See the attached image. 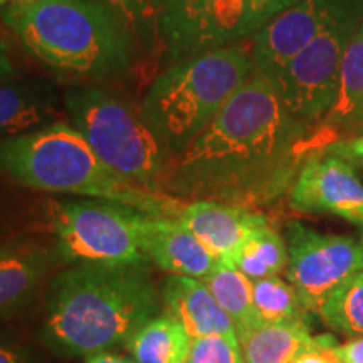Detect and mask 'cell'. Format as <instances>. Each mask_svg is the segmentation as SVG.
I'll return each mask as SVG.
<instances>
[{"mask_svg": "<svg viewBox=\"0 0 363 363\" xmlns=\"http://www.w3.org/2000/svg\"><path fill=\"white\" fill-rule=\"evenodd\" d=\"M0 363H30L24 350L11 343L0 342Z\"/></svg>", "mask_w": 363, "mask_h": 363, "instance_id": "31", "label": "cell"}, {"mask_svg": "<svg viewBox=\"0 0 363 363\" xmlns=\"http://www.w3.org/2000/svg\"><path fill=\"white\" fill-rule=\"evenodd\" d=\"M320 338V345H318L316 348H313V350L303 353V355H299L294 363H340L338 358L333 355V352H331V348L335 347L333 338L328 337H318Z\"/></svg>", "mask_w": 363, "mask_h": 363, "instance_id": "28", "label": "cell"}, {"mask_svg": "<svg viewBox=\"0 0 363 363\" xmlns=\"http://www.w3.org/2000/svg\"><path fill=\"white\" fill-rule=\"evenodd\" d=\"M291 206L301 212H328L363 225V182L347 158L326 148L301 167L291 187Z\"/></svg>", "mask_w": 363, "mask_h": 363, "instance_id": "11", "label": "cell"}, {"mask_svg": "<svg viewBox=\"0 0 363 363\" xmlns=\"http://www.w3.org/2000/svg\"><path fill=\"white\" fill-rule=\"evenodd\" d=\"M284 233L288 246L286 278L308 311L318 313L321 303L338 286L363 271L360 239L318 233L296 220L286 224Z\"/></svg>", "mask_w": 363, "mask_h": 363, "instance_id": "9", "label": "cell"}, {"mask_svg": "<svg viewBox=\"0 0 363 363\" xmlns=\"http://www.w3.org/2000/svg\"><path fill=\"white\" fill-rule=\"evenodd\" d=\"M49 264V252L29 240H12L0 246V315L33 296Z\"/></svg>", "mask_w": 363, "mask_h": 363, "instance_id": "18", "label": "cell"}, {"mask_svg": "<svg viewBox=\"0 0 363 363\" xmlns=\"http://www.w3.org/2000/svg\"><path fill=\"white\" fill-rule=\"evenodd\" d=\"M65 113L51 81H0V142L57 123Z\"/></svg>", "mask_w": 363, "mask_h": 363, "instance_id": "14", "label": "cell"}, {"mask_svg": "<svg viewBox=\"0 0 363 363\" xmlns=\"http://www.w3.org/2000/svg\"><path fill=\"white\" fill-rule=\"evenodd\" d=\"M163 310L147 264H74L49 289L44 343L59 355L106 352Z\"/></svg>", "mask_w": 363, "mask_h": 363, "instance_id": "2", "label": "cell"}, {"mask_svg": "<svg viewBox=\"0 0 363 363\" xmlns=\"http://www.w3.org/2000/svg\"><path fill=\"white\" fill-rule=\"evenodd\" d=\"M140 242L148 261L169 274L203 279L216 264V257L179 217L142 216Z\"/></svg>", "mask_w": 363, "mask_h": 363, "instance_id": "12", "label": "cell"}, {"mask_svg": "<svg viewBox=\"0 0 363 363\" xmlns=\"http://www.w3.org/2000/svg\"><path fill=\"white\" fill-rule=\"evenodd\" d=\"M162 2H163V0H153V6H155V9H157V12H160Z\"/></svg>", "mask_w": 363, "mask_h": 363, "instance_id": "35", "label": "cell"}, {"mask_svg": "<svg viewBox=\"0 0 363 363\" xmlns=\"http://www.w3.org/2000/svg\"><path fill=\"white\" fill-rule=\"evenodd\" d=\"M0 13L27 51L57 72L110 79L135 62L133 30L101 0H38Z\"/></svg>", "mask_w": 363, "mask_h": 363, "instance_id": "3", "label": "cell"}, {"mask_svg": "<svg viewBox=\"0 0 363 363\" xmlns=\"http://www.w3.org/2000/svg\"><path fill=\"white\" fill-rule=\"evenodd\" d=\"M66 116L110 169L145 189L160 192L169 152L143 120L115 94L94 86L62 93Z\"/></svg>", "mask_w": 363, "mask_h": 363, "instance_id": "6", "label": "cell"}, {"mask_svg": "<svg viewBox=\"0 0 363 363\" xmlns=\"http://www.w3.org/2000/svg\"><path fill=\"white\" fill-rule=\"evenodd\" d=\"M202 281L233 320L239 342L261 325L254 308L252 281L233 261L216 259L214 267Z\"/></svg>", "mask_w": 363, "mask_h": 363, "instance_id": "21", "label": "cell"}, {"mask_svg": "<svg viewBox=\"0 0 363 363\" xmlns=\"http://www.w3.org/2000/svg\"><path fill=\"white\" fill-rule=\"evenodd\" d=\"M316 128L328 148L363 130V21L345 52L333 103Z\"/></svg>", "mask_w": 363, "mask_h": 363, "instance_id": "16", "label": "cell"}, {"mask_svg": "<svg viewBox=\"0 0 363 363\" xmlns=\"http://www.w3.org/2000/svg\"><path fill=\"white\" fill-rule=\"evenodd\" d=\"M318 345L320 338L313 337L308 325L303 323L259 325L240 340L246 363H294Z\"/></svg>", "mask_w": 363, "mask_h": 363, "instance_id": "20", "label": "cell"}, {"mask_svg": "<svg viewBox=\"0 0 363 363\" xmlns=\"http://www.w3.org/2000/svg\"><path fill=\"white\" fill-rule=\"evenodd\" d=\"M362 21L363 0H350L272 83L284 106L303 123L318 126L328 113L345 52Z\"/></svg>", "mask_w": 363, "mask_h": 363, "instance_id": "8", "label": "cell"}, {"mask_svg": "<svg viewBox=\"0 0 363 363\" xmlns=\"http://www.w3.org/2000/svg\"><path fill=\"white\" fill-rule=\"evenodd\" d=\"M131 27L136 40L148 44L158 35V12L153 0H101Z\"/></svg>", "mask_w": 363, "mask_h": 363, "instance_id": "26", "label": "cell"}, {"mask_svg": "<svg viewBox=\"0 0 363 363\" xmlns=\"http://www.w3.org/2000/svg\"><path fill=\"white\" fill-rule=\"evenodd\" d=\"M252 74L249 40L192 54L172 62L153 81L140 113L174 157L219 115Z\"/></svg>", "mask_w": 363, "mask_h": 363, "instance_id": "5", "label": "cell"}, {"mask_svg": "<svg viewBox=\"0 0 363 363\" xmlns=\"http://www.w3.org/2000/svg\"><path fill=\"white\" fill-rule=\"evenodd\" d=\"M252 299L261 325L303 323L308 325V311L291 283L279 276L252 281Z\"/></svg>", "mask_w": 363, "mask_h": 363, "instance_id": "24", "label": "cell"}, {"mask_svg": "<svg viewBox=\"0 0 363 363\" xmlns=\"http://www.w3.org/2000/svg\"><path fill=\"white\" fill-rule=\"evenodd\" d=\"M318 315L338 333L363 337V271L338 286L321 303Z\"/></svg>", "mask_w": 363, "mask_h": 363, "instance_id": "25", "label": "cell"}, {"mask_svg": "<svg viewBox=\"0 0 363 363\" xmlns=\"http://www.w3.org/2000/svg\"><path fill=\"white\" fill-rule=\"evenodd\" d=\"M330 150H333L335 153H338V155L342 157L357 158V160L363 165V136H358V138L352 140V142L333 145V147H330Z\"/></svg>", "mask_w": 363, "mask_h": 363, "instance_id": "30", "label": "cell"}, {"mask_svg": "<svg viewBox=\"0 0 363 363\" xmlns=\"http://www.w3.org/2000/svg\"><path fill=\"white\" fill-rule=\"evenodd\" d=\"M142 212L108 201L67 202L52 212L56 254L71 264H147Z\"/></svg>", "mask_w": 363, "mask_h": 363, "instance_id": "7", "label": "cell"}, {"mask_svg": "<svg viewBox=\"0 0 363 363\" xmlns=\"http://www.w3.org/2000/svg\"><path fill=\"white\" fill-rule=\"evenodd\" d=\"M0 174L26 187L116 202L145 216L179 217L185 206L116 174L66 121L2 140Z\"/></svg>", "mask_w": 363, "mask_h": 363, "instance_id": "4", "label": "cell"}, {"mask_svg": "<svg viewBox=\"0 0 363 363\" xmlns=\"http://www.w3.org/2000/svg\"><path fill=\"white\" fill-rule=\"evenodd\" d=\"M86 363H136L133 357L121 355L115 352H98L86 358Z\"/></svg>", "mask_w": 363, "mask_h": 363, "instance_id": "32", "label": "cell"}, {"mask_svg": "<svg viewBox=\"0 0 363 363\" xmlns=\"http://www.w3.org/2000/svg\"><path fill=\"white\" fill-rule=\"evenodd\" d=\"M160 293L163 311L175 318L192 338L238 337L233 320L202 279L170 274L163 279Z\"/></svg>", "mask_w": 363, "mask_h": 363, "instance_id": "15", "label": "cell"}, {"mask_svg": "<svg viewBox=\"0 0 363 363\" xmlns=\"http://www.w3.org/2000/svg\"><path fill=\"white\" fill-rule=\"evenodd\" d=\"M185 363H246L238 337L211 335L194 338Z\"/></svg>", "mask_w": 363, "mask_h": 363, "instance_id": "27", "label": "cell"}, {"mask_svg": "<svg viewBox=\"0 0 363 363\" xmlns=\"http://www.w3.org/2000/svg\"><path fill=\"white\" fill-rule=\"evenodd\" d=\"M230 261L251 281L279 276L288 266L286 239L266 219L251 229Z\"/></svg>", "mask_w": 363, "mask_h": 363, "instance_id": "23", "label": "cell"}, {"mask_svg": "<svg viewBox=\"0 0 363 363\" xmlns=\"http://www.w3.org/2000/svg\"><path fill=\"white\" fill-rule=\"evenodd\" d=\"M299 0H219L208 17L199 51L246 40Z\"/></svg>", "mask_w": 363, "mask_h": 363, "instance_id": "17", "label": "cell"}, {"mask_svg": "<svg viewBox=\"0 0 363 363\" xmlns=\"http://www.w3.org/2000/svg\"><path fill=\"white\" fill-rule=\"evenodd\" d=\"M219 0H163L158 12V38L172 62L197 54L211 12Z\"/></svg>", "mask_w": 363, "mask_h": 363, "instance_id": "19", "label": "cell"}, {"mask_svg": "<svg viewBox=\"0 0 363 363\" xmlns=\"http://www.w3.org/2000/svg\"><path fill=\"white\" fill-rule=\"evenodd\" d=\"M192 342L175 318L162 313L147 321L126 345L136 363H185Z\"/></svg>", "mask_w": 363, "mask_h": 363, "instance_id": "22", "label": "cell"}, {"mask_svg": "<svg viewBox=\"0 0 363 363\" xmlns=\"http://www.w3.org/2000/svg\"><path fill=\"white\" fill-rule=\"evenodd\" d=\"M323 150L316 126L294 118L276 86L254 72L219 115L170 157L158 190L180 201L264 206L291 189L308 158Z\"/></svg>", "mask_w": 363, "mask_h": 363, "instance_id": "1", "label": "cell"}, {"mask_svg": "<svg viewBox=\"0 0 363 363\" xmlns=\"http://www.w3.org/2000/svg\"><path fill=\"white\" fill-rule=\"evenodd\" d=\"M340 363H363V337L348 340L331 348Z\"/></svg>", "mask_w": 363, "mask_h": 363, "instance_id": "29", "label": "cell"}, {"mask_svg": "<svg viewBox=\"0 0 363 363\" xmlns=\"http://www.w3.org/2000/svg\"><path fill=\"white\" fill-rule=\"evenodd\" d=\"M179 220L216 259H233L246 235L266 217L252 208L217 201H192L180 211Z\"/></svg>", "mask_w": 363, "mask_h": 363, "instance_id": "13", "label": "cell"}, {"mask_svg": "<svg viewBox=\"0 0 363 363\" xmlns=\"http://www.w3.org/2000/svg\"><path fill=\"white\" fill-rule=\"evenodd\" d=\"M33 2H38V0H0V12L9 6H27Z\"/></svg>", "mask_w": 363, "mask_h": 363, "instance_id": "34", "label": "cell"}, {"mask_svg": "<svg viewBox=\"0 0 363 363\" xmlns=\"http://www.w3.org/2000/svg\"><path fill=\"white\" fill-rule=\"evenodd\" d=\"M348 2L350 0H299L278 13L252 35L254 72L274 83L284 67L348 6Z\"/></svg>", "mask_w": 363, "mask_h": 363, "instance_id": "10", "label": "cell"}, {"mask_svg": "<svg viewBox=\"0 0 363 363\" xmlns=\"http://www.w3.org/2000/svg\"><path fill=\"white\" fill-rule=\"evenodd\" d=\"M13 74H16V69H13L11 56H9V45L0 38V81L11 79Z\"/></svg>", "mask_w": 363, "mask_h": 363, "instance_id": "33", "label": "cell"}]
</instances>
